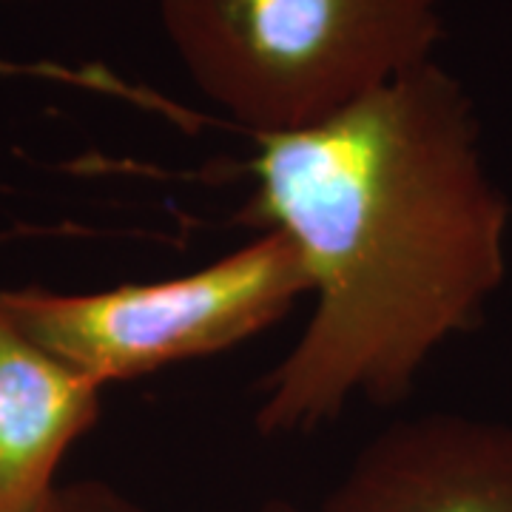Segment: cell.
I'll return each instance as SVG.
<instances>
[{"instance_id": "3957f363", "label": "cell", "mask_w": 512, "mask_h": 512, "mask_svg": "<svg viewBox=\"0 0 512 512\" xmlns=\"http://www.w3.org/2000/svg\"><path fill=\"white\" fill-rule=\"evenodd\" d=\"M305 296V259L282 231L265 228L191 274L83 293L15 288L0 291V311L106 387L237 348Z\"/></svg>"}, {"instance_id": "5b68a950", "label": "cell", "mask_w": 512, "mask_h": 512, "mask_svg": "<svg viewBox=\"0 0 512 512\" xmlns=\"http://www.w3.org/2000/svg\"><path fill=\"white\" fill-rule=\"evenodd\" d=\"M103 384L40 348L0 311V512H35L63 458L100 419Z\"/></svg>"}, {"instance_id": "6da1fadb", "label": "cell", "mask_w": 512, "mask_h": 512, "mask_svg": "<svg viewBox=\"0 0 512 512\" xmlns=\"http://www.w3.org/2000/svg\"><path fill=\"white\" fill-rule=\"evenodd\" d=\"M254 143L245 217L296 245L313 299L265 382L256 430L296 436L353 399L402 402L507 279L510 202L473 97L427 60L319 126Z\"/></svg>"}, {"instance_id": "ba28073f", "label": "cell", "mask_w": 512, "mask_h": 512, "mask_svg": "<svg viewBox=\"0 0 512 512\" xmlns=\"http://www.w3.org/2000/svg\"><path fill=\"white\" fill-rule=\"evenodd\" d=\"M9 3H46V0H0V6H9Z\"/></svg>"}, {"instance_id": "277c9868", "label": "cell", "mask_w": 512, "mask_h": 512, "mask_svg": "<svg viewBox=\"0 0 512 512\" xmlns=\"http://www.w3.org/2000/svg\"><path fill=\"white\" fill-rule=\"evenodd\" d=\"M319 512H512V424L444 410L393 421Z\"/></svg>"}, {"instance_id": "7a4b0ae2", "label": "cell", "mask_w": 512, "mask_h": 512, "mask_svg": "<svg viewBox=\"0 0 512 512\" xmlns=\"http://www.w3.org/2000/svg\"><path fill=\"white\" fill-rule=\"evenodd\" d=\"M197 92L251 137L313 128L436 60L441 0H157Z\"/></svg>"}, {"instance_id": "8992f818", "label": "cell", "mask_w": 512, "mask_h": 512, "mask_svg": "<svg viewBox=\"0 0 512 512\" xmlns=\"http://www.w3.org/2000/svg\"><path fill=\"white\" fill-rule=\"evenodd\" d=\"M35 512H148L140 501L109 481L83 478L60 484Z\"/></svg>"}, {"instance_id": "52a82bcc", "label": "cell", "mask_w": 512, "mask_h": 512, "mask_svg": "<svg viewBox=\"0 0 512 512\" xmlns=\"http://www.w3.org/2000/svg\"><path fill=\"white\" fill-rule=\"evenodd\" d=\"M256 512H305L302 507H296L293 501H285V498H271V501H265L262 507Z\"/></svg>"}]
</instances>
